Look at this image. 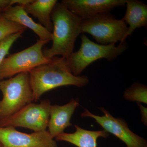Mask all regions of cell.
Masks as SVG:
<instances>
[{
    "instance_id": "7",
    "label": "cell",
    "mask_w": 147,
    "mask_h": 147,
    "mask_svg": "<svg viewBox=\"0 0 147 147\" xmlns=\"http://www.w3.org/2000/svg\"><path fill=\"white\" fill-rule=\"evenodd\" d=\"M51 105L48 99L38 104L29 103L10 117L0 120V126L25 127L34 132L46 130Z\"/></svg>"
},
{
    "instance_id": "6",
    "label": "cell",
    "mask_w": 147,
    "mask_h": 147,
    "mask_svg": "<svg viewBox=\"0 0 147 147\" xmlns=\"http://www.w3.org/2000/svg\"><path fill=\"white\" fill-rule=\"evenodd\" d=\"M50 41L38 40L30 47L6 57L0 67V81L18 74L29 72L40 65L50 62L52 59L46 58L42 52L43 46Z\"/></svg>"
},
{
    "instance_id": "5",
    "label": "cell",
    "mask_w": 147,
    "mask_h": 147,
    "mask_svg": "<svg viewBox=\"0 0 147 147\" xmlns=\"http://www.w3.org/2000/svg\"><path fill=\"white\" fill-rule=\"evenodd\" d=\"M82 33L91 35L99 44H115L125 41L128 27L123 19H117L110 12L98 13L82 18Z\"/></svg>"
},
{
    "instance_id": "1",
    "label": "cell",
    "mask_w": 147,
    "mask_h": 147,
    "mask_svg": "<svg viewBox=\"0 0 147 147\" xmlns=\"http://www.w3.org/2000/svg\"><path fill=\"white\" fill-rule=\"evenodd\" d=\"M34 101L36 102L46 92L59 87H82L89 82L87 76H74L65 58L55 57L48 63L40 65L29 72Z\"/></svg>"
},
{
    "instance_id": "19",
    "label": "cell",
    "mask_w": 147,
    "mask_h": 147,
    "mask_svg": "<svg viewBox=\"0 0 147 147\" xmlns=\"http://www.w3.org/2000/svg\"><path fill=\"white\" fill-rule=\"evenodd\" d=\"M14 0H0V9L2 11L13 6L15 4Z\"/></svg>"
},
{
    "instance_id": "15",
    "label": "cell",
    "mask_w": 147,
    "mask_h": 147,
    "mask_svg": "<svg viewBox=\"0 0 147 147\" xmlns=\"http://www.w3.org/2000/svg\"><path fill=\"white\" fill-rule=\"evenodd\" d=\"M57 2L56 0H33L23 6L28 14L37 18L40 25L52 32L53 24L51 14Z\"/></svg>"
},
{
    "instance_id": "3",
    "label": "cell",
    "mask_w": 147,
    "mask_h": 147,
    "mask_svg": "<svg viewBox=\"0 0 147 147\" xmlns=\"http://www.w3.org/2000/svg\"><path fill=\"white\" fill-rule=\"evenodd\" d=\"M81 39L79 50L66 59L69 68L76 76H79L92 63L100 59L113 61L127 48L125 41L116 46L115 44L103 45L95 43L84 34H82Z\"/></svg>"
},
{
    "instance_id": "20",
    "label": "cell",
    "mask_w": 147,
    "mask_h": 147,
    "mask_svg": "<svg viewBox=\"0 0 147 147\" xmlns=\"http://www.w3.org/2000/svg\"><path fill=\"white\" fill-rule=\"evenodd\" d=\"M138 106H139L141 110V115H142V121L145 125H147V108L144 107L141 103L137 102Z\"/></svg>"
},
{
    "instance_id": "12",
    "label": "cell",
    "mask_w": 147,
    "mask_h": 147,
    "mask_svg": "<svg viewBox=\"0 0 147 147\" xmlns=\"http://www.w3.org/2000/svg\"><path fill=\"white\" fill-rule=\"evenodd\" d=\"M1 15L7 20L13 21L29 28L34 32L40 40L51 41L53 38L52 32L34 22L24 9L23 6L16 5L4 10Z\"/></svg>"
},
{
    "instance_id": "22",
    "label": "cell",
    "mask_w": 147,
    "mask_h": 147,
    "mask_svg": "<svg viewBox=\"0 0 147 147\" xmlns=\"http://www.w3.org/2000/svg\"><path fill=\"white\" fill-rule=\"evenodd\" d=\"M2 13V11L1 10V9H0V15H1V13Z\"/></svg>"
},
{
    "instance_id": "10",
    "label": "cell",
    "mask_w": 147,
    "mask_h": 147,
    "mask_svg": "<svg viewBox=\"0 0 147 147\" xmlns=\"http://www.w3.org/2000/svg\"><path fill=\"white\" fill-rule=\"evenodd\" d=\"M126 0H63L61 3L82 18L110 12L113 9L125 5Z\"/></svg>"
},
{
    "instance_id": "13",
    "label": "cell",
    "mask_w": 147,
    "mask_h": 147,
    "mask_svg": "<svg viewBox=\"0 0 147 147\" xmlns=\"http://www.w3.org/2000/svg\"><path fill=\"white\" fill-rule=\"evenodd\" d=\"M76 131L72 133L63 132L55 138L58 141H64L77 147H97V140L99 137L106 138L109 134L105 130L91 131L74 125Z\"/></svg>"
},
{
    "instance_id": "17",
    "label": "cell",
    "mask_w": 147,
    "mask_h": 147,
    "mask_svg": "<svg viewBox=\"0 0 147 147\" xmlns=\"http://www.w3.org/2000/svg\"><path fill=\"white\" fill-rule=\"evenodd\" d=\"M27 28L20 24L7 20L0 15V41L10 35L24 32Z\"/></svg>"
},
{
    "instance_id": "16",
    "label": "cell",
    "mask_w": 147,
    "mask_h": 147,
    "mask_svg": "<svg viewBox=\"0 0 147 147\" xmlns=\"http://www.w3.org/2000/svg\"><path fill=\"white\" fill-rule=\"evenodd\" d=\"M147 97L146 86L139 83H134L124 92V98L129 101L147 104Z\"/></svg>"
},
{
    "instance_id": "11",
    "label": "cell",
    "mask_w": 147,
    "mask_h": 147,
    "mask_svg": "<svg viewBox=\"0 0 147 147\" xmlns=\"http://www.w3.org/2000/svg\"><path fill=\"white\" fill-rule=\"evenodd\" d=\"M79 105L77 98L71 99L64 105H51L47 131L52 138H56L66 128L72 125L70 119Z\"/></svg>"
},
{
    "instance_id": "18",
    "label": "cell",
    "mask_w": 147,
    "mask_h": 147,
    "mask_svg": "<svg viewBox=\"0 0 147 147\" xmlns=\"http://www.w3.org/2000/svg\"><path fill=\"white\" fill-rule=\"evenodd\" d=\"M24 32H20L10 35L0 41V67L4 59L9 55V50L13 43L22 36Z\"/></svg>"
},
{
    "instance_id": "14",
    "label": "cell",
    "mask_w": 147,
    "mask_h": 147,
    "mask_svg": "<svg viewBox=\"0 0 147 147\" xmlns=\"http://www.w3.org/2000/svg\"><path fill=\"white\" fill-rule=\"evenodd\" d=\"M126 11L123 19L129 25L125 40L137 28L147 26V6L137 0H126Z\"/></svg>"
},
{
    "instance_id": "9",
    "label": "cell",
    "mask_w": 147,
    "mask_h": 147,
    "mask_svg": "<svg viewBox=\"0 0 147 147\" xmlns=\"http://www.w3.org/2000/svg\"><path fill=\"white\" fill-rule=\"evenodd\" d=\"M0 142L4 147H58L47 130L27 134L11 126H0Z\"/></svg>"
},
{
    "instance_id": "4",
    "label": "cell",
    "mask_w": 147,
    "mask_h": 147,
    "mask_svg": "<svg viewBox=\"0 0 147 147\" xmlns=\"http://www.w3.org/2000/svg\"><path fill=\"white\" fill-rule=\"evenodd\" d=\"M0 120L15 114L34 101L29 72L18 74L0 81Z\"/></svg>"
},
{
    "instance_id": "2",
    "label": "cell",
    "mask_w": 147,
    "mask_h": 147,
    "mask_svg": "<svg viewBox=\"0 0 147 147\" xmlns=\"http://www.w3.org/2000/svg\"><path fill=\"white\" fill-rule=\"evenodd\" d=\"M51 20L53 43L50 48L42 50L43 55L48 59L59 55L67 59L73 53L76 38L82 33V18L57 2L52 11Z\"/></svg>"
},
{
    "instance_id": "21",
    "label": "cell",
    "mask_w": 147,
    "mask_h": 147,
    "mask_svg": "<svg viewBox=\"0 0 147 147\" xmlns=\"http://www.w3.org/2000/svg\"><path fill=\"white\" fill-rule=\"evenodd\" d=\"M0 147H4L2 144H1V142H0Z\"/></svg>"
},
{
    "instance_id": "8",
    "label": "cell",
    "mask_w": 147,
    "mask_h": 147,
    "mask_svg": "<svg viewBox=\"0 0 147 147\" xmlns=\"http://www.w3.org/2000/svg\"><path fill=\"white\" fill-rule=\"evenodd\" d=\"M98 109L104 113V115H94L87 109H85L81 117L93 119L104 130L117 137L125 144L127 147H147L146 140L132 132L125 121L119 118H116L102 107Z\"/></svg>"
}]
</instances>
